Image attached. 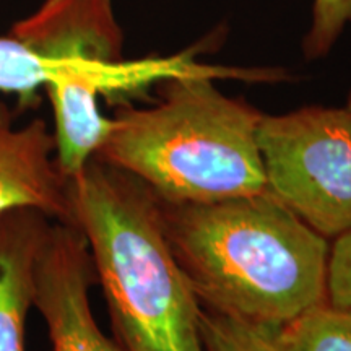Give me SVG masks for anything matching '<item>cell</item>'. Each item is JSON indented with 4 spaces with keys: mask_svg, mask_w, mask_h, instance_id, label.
I'll return each instance as SVG.
<instances>
[{
    "mask_svg": "<svg viewBox=\"0 0 351 351\" xmlns=\"http://www.w3.org/2000/svg\"><path fill=\"white\" fill-rule=\"evenodd\" d=\"M54 112L56 161L65 178H72L95 158L111 129V117L99 111L103 86L93 78L64 75L44 86Z\"/></svg>",
    "mask_w": 351,
    "mask_h": 351,
    "instance_id": "9",
    "label": "cell"
},
{
    "mask_svg": "<svg viewBox=\"0 0 351 351\" xmlns=\"http://www.w3.org/2000/svg\"><path fill=\"white\" fill-rule=\"evenodd\" d=\"M327 302L351 309V231L335 238L327 265Z\"/></svg>",
    "mask_w": 351,
    "mask_h": 351,
    "instance_id": "14",
    "label": "cell"
},
{
    "mask_svg": "<svg viewBox=\"0 0 351 351\" xmlns=\"http://www.w3.org/2000/svg\"><path fill=\"white\" fill-rule=\"evenodd\" d=\"M346 108H348L350 111H351V91H350V95H348V101H346Z\"/></svg>",
    "mask_w": 351,
    "mask_h": 351,
    "instance_id": "15",
    "label": "cell"
},
{
    "mask_svg": "<svg viewBox=\"0 0 351 351\" xmlns=\"http://www.w3.org/2000/svg\"><path fill=\"white\" fill-rule=\"evenodd\" d=\"M33 208L70 225L67 178L56 161L54 134L44 119L16 125L15 112L0 101V215Z\"/></svg>",
    "mask_w": 351,
    "mask_h": 351,
    "instance_id": "7",
    "label": "cell"
},
{
    "mask_svg": "<svg viewBox=\"0 0 351 351\" xmlns=\"http://www.w3.org/2000/svg\"><path fill=\"white\" fill-rule=\"evenodd\" d=\"M202 67L160 82L150 108L121 103L96 160L125 171L166 204H208L265 191L257 143L263 114L213 85Z\"/></svg>",
    "mask_w": 351,
    "mask_h": 351,
    "instance_id": "3",
    "label": "cell"
},
{
    "mask_svg": "<svg viewBox=\"0 0 351 351\" xmlns=\"http://www.w3.org/2000/svg\"><path fill=\"white\" fill-rule=\"evenodd\" d=\"M69 72L67 65L39 56L10 33L0 36V91L16 95L21 109L36 106L39 90Z\"/></svg>",
    "mask_w": 351,
    "mask_h": 351,
    "instance_id": "10",
    "label": "cell"
},
{
    "mask_svg": "<svg viewBox=\"0 0 351 351\" xmlns=\"http://www.w3.org/2000/svg\"><path fill=\"white\" fill-rule=\"evenodd\" d=\"M275 332L283 351H351V309L326 302Z\"/></svg>",
    "mask_w": 351,
    "mask_h": 351,
    "instance_id": "11",
    "label": "cell"
},
{
    "mask_svg": "<svg viewBox=\"0 0 351 351\" xmlns=\"http://www.w3.org/2000/svg\"><path fill=\"white\" fill-rule=\"evenodd\" d=\"M265 189L330 239L351 231V111L307 106L257 129Z\"/></svg>",
    "mask_w": 351,
    "mask_h": 351,
    "instance_id": "4",
    "label": "cell"
},
{
    "mask_svg": "<svg viewBox=\"0 0 351 351\" xmlns=\"http://www.w3.org/2000/svg\"><path fill=\"white\" fill-rule=\"evenodd\" d=\"M70 215L85 236L112 335L125 351H204L202 304L179 265L158 197L91 158L67 179Z\"/></svg>",
    "mask_w": 351,
    "mask_h": 351,
    "instance_id": "2",
    "label": "cell"
},
{
    "mask_svg": "<svg viewBox=\"0 0 351 351\" xmlns=\"http://www.w3.org/2000/svg\"><path fill=\"white\" fill-rule=\"evenodd\" d=\"M39 56L78 72L119 78L125 70L111 0H44L10 29Z\"/></svg>",
    "mask_w": 351,
    "mask_h": 351,
    "instance_id": "6",
    "label": "cell"
},
{
    "mask_svg": "<svg viewBox=\"0 0 351 351\" xmlns=\"http://www.w3.org/2000/svg\"><path fill=\"white\" fill-rule=\"evenodd\" d=\"M351 23V0H315L302 49L307 59L327 56Z\"/></svg>",
    "mask_w": 351,
    "mask_h": 351,
    "instance_id": "13",
    "label": "cell"
},
{
    "mask_svg": "<svg viewBox=\"0 0 351 351\" xmlns=\"http://www.w3.org/2000/svg\"><path fill=\"white\" fill-rule=\"evenodd\" d=\"M200 337L204 351H283L276 332L202 306Z\"/></svg>",
    "mask_w": 351,
    "mask_h": 351,
    "instance_id": "12",
    "label": "cell"
},
{
    "mask_svg": "<svg viewBox=\"0 0 351 351\" xmlns=\"http://www.w3.org/2000/svg\"><path fill=\"white\" fill-rule=\"evenodd\" d=\"M95 280L85 236L73 225L51 223L34 270L33 307L46 324L52 351H125L104 335L91 313Z\"/></svg>",
    "mask_w": 351,
    "mask_h": 351,
    "instance_id": "5",
    "label": "cell"
},
{
    "mask_svg": "<svg viewBox=\"0 0 351 351\" xmlns=\"http://www.w3.org/2000/svg\"><path fill=\"white\" fill-rule=\"evenodd\" d=\"M51 223L33 208L0 215V351H26L34 270Z\"/></svg>",
    "mask_w": 351,
    "mask_h": 351,
    "instance_id": "8",
    "label": "cell"
},
{
    "mask_svg": "<svg viewBox=\"0 0 351 351\" xmlns=\"http://www.w3.org/2000/svg\"><path fill=\"white\" fill-rule=\"evenodd\" d=\"M160 204L202 306L278 330L327 302L328 239L267 189L208 204Z\"/></svg>",
    "mask_w": 351,
    "mask_h": 351,
    "instance_id": "1",
    "label": "cell"
}]
</instances>
